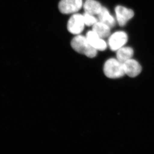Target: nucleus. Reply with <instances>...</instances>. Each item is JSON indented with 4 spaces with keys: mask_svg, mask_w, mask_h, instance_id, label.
I'll list each match as a JSON object with an SVG mask.
<instances>
[{
    "mask_svg": "<svg viewBox=\"0 0 154 154\" xmlns=\"http://www.w3.org/2000/svg\"><path fill=\"white\" fill-rule=\"evenodd\" d=\"M83 7L85 12L95 16L99 15L103 7L96 0H87L83 4Z\"/></svg>",
    "mask_w": 154,
    "mask_h": 154,
    "instance_id": "1a4fd4ad",
    "label": "nucleus"
},
{
    "mask_svg": "<svg viewBox=\"0 0 154 154\" xmlns=\"http://www.w3.org/2000/svg\"><path fill=\"white\" fill-rule=\"evenodd\" d=\"M72 48L75 51L89 58L96 57L98 51L89 43L86 36L79 34L74 37L71 42Z\"/></svg>",
    "mask_w": 154,
    "mask_h": 154,
    "instance_id": "f257e3e1",
    "label": "nucleus"
},
{
    "mask_svg": "<svg viewBox=\"0 0 154 154\" xmlns=\"http://www.w3.org/2000/svg\"><path fill=\"white\" fill-rule=\"evenodd\" d=\"M128 39V35L126 32L123 30H119L110 34L108 37L107 45L111 51H116L125 46Z\"/></svg>",
    "mask_w": 154,
    "mask_h": 154,
    "instance_id": "7ed1b4c3",
    "label": "nucleus"
},
{
    "mask_svg": "<svg viewBox=\"0 0 154 154\" xmlns=\"http://www.w3.org/2000/svg\"><path fill=\"white\" fill-rule=\"evenodd\" d=\"M110 28L109 25L99 21L93 25L92 30L97 33L101 38H104L110 36Z\"/></svg>",
    "mask_w": 154,
    "mask_h": 154,
    "instance_id": "9b49d317",
    "label": "nucleus"
},
{
    "mask_svg": "<svg viewBox=\"0 0 154 154\" xmlns=\"http://www.w3.org/2000/svg\"><path fill=\"white\" fill-rule=\"evenodd\" d=\"M86 37L90 44L98 51H104L107 49V43L94 30L88 31Z\"/></svg>",
    "mask_w": 154,
    "mask_h": 154,
    "instance_id": "0eeeda50",
    "label": "nucleus"
},
{
    "mask_svg": "<svg viewBox=\"0 0 154 154\" xmlns=\"http://www.w3.org/2000/svg\"><path fill=\"white\" fill-rule=\"evenodd\" d=\"M85 25L87 26H93L98 20L94 15L85 12L83 14Z\"/></svg>",
    "mask_w": 154,
    "mask_h": 154,
    "instance_id": "ddd939ff",
    "label": "nucleus"
},
{
    "mask_svg": "<svg viewBox=\"0 0 154 154\" xmlns=\"http://www.w3.org/2000/svg\"><path fill=\"white\" fill-rule=\"evenodd\" d=\"M103 72L105 75L110 79H119L125 75L123 63L116 58H110L105 61Z\"/></svg>",
    "mask_w": 154,
    "mask_h": 154,
    "instance_id": "f03ea898",
    "label": "nucleus"
},
{
    "mask_svg": "<svg viewBox=\"0 0 154 154\" xmlns=\"http://www.w3.org/2000/svg\"><path fill=\"white\" fill-rule=\"evenodd\" d=\"M99 21L109 25L110 28L114 27L116 24V19L110 14L108 9L102 7V10L98 15Z\"/></svg>",
    "mask_w": 154,
    "mask_h": 154,
    "instance_id": "f8f14e48",
    "label": "nucleus"
},
{
    "mask_svg": "<svg viewBox=\"0 0 154 154\" xmlns=\"http://www.w3.org/2000/svg\"><path fill=\"white\" fill-rule=\"evenodd\" d=\"M134 54V50L130 46H125L116 51V58L121 62L124 63L126 61L132 58Z\"/></svg>",
    "mask_w": 154,
    "mask_h": 154,
    "instance_id": "9d476101",
    "label": "nucleus"
},
{
    "mask_svg": "<svg viewBox=\"0 0 154 154\" xmlns=\"http://www.w3.org/2000/svg\"><path fill=\"white\" fill-rule=\"evenodd\" d=\"M83 6L82 0H60L58 8L63 14H74L81 10Z\"/></svg>",
    "mask_w": 154,
    "mask_h": 154,
    "instance_id": "39448f33",
    "label": "nucleus"
},
{
    "mask_svg": "<svg viewBox=\"0 0 154 154\" xmlns=\"http://www.w3.org/2000/svg\"><path fill=\"white\" fill-rule=\"evenodd\" d=\"M125 75L131 78H134L138 75L142 71V68L139 63L132 58L123 63Z\"/></svg>",
    "mask_w": 154,
    "mask_h": 154,
    "instance_id": "6e6552de",
    "label": "nucleus"
},
{
    "mask_svg": "<svg viewBox=\"0 0 154 154\" xmlns=\"http://www.w3.org/2000/svg\"><path fill=\"white\" fill-rule=\"evenodd\" d=\"M85 25L83 15L75 13L69 19L67 28L70 33L77 35L83 32Z\"/></svg>",
    "mask_w": 154,
    "mask_h": 154,
    "instance_id": "20e7f679",
    "label": "nucleus"
},
{
    "mask_svg": "<svg viewBox=\"0 0 154 154\" xmlns=\"http://www.w3.org/2000/svg\"><path fill=\"white\" fill-rule=\"evenodd\" d=\"M115 13L116 22L121 27L125 26L134 16V11L132 9L122 5L115 7Z\"/></svg>",
    "mask_w": 154,
    "mask_h": 154,
    "instance_id": "423d86ee",
    "label": "nucleus"
}]
</instances>
